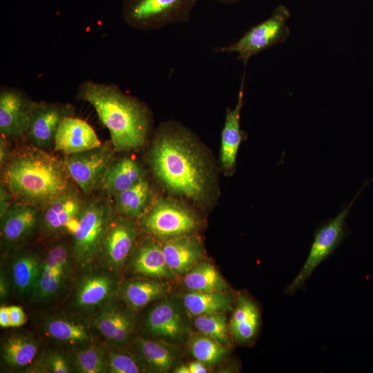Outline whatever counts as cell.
I'll return each instance as SVG.
<instances>
[{
  "label": "cell",
  "instance_id": "d590c367",
  "mask_svg": "<svg viewBox=\"0 0 373 373\" xmlns=\"http://www.w3.org/2000/svg\"><path fill=\"white\" fill-rule=\"evenodd\" d=\"M118 322V311L108 310L101 313L95 321L99 332L108 340H114Z\"/></svg>",
  "mask_w": 373,
  "mask_h": 373
},
{
  "label": "cell",
  "instance_id": "3957f363",
  "mask_svg": "<svg viewBox=\"0 0 373 373\" xmlns=\"http://www.w3.org/2000/svg\"><path fill=\"white\" fill-rule=\"evenodd\" d=\"M1 184L15 202L42 208L72 186L63 160L31 144L12 153Z\"/></svg>",
  "mask_w": 373,
  "mask_h": 373
},
{
  "label": "cell",
  "instance_id": "ffe728a7",
  "mask_svg": "<svg viewBox=\"0 0 373 373\" xmlns=\"http://www.w3.org/2000/svg\"><path fill=\"white\" fill-rule=\"evenodd\" d=\"M131 264L133 271L139 274L158 278H171L174 276L167 264L162 245L154 239H146L140 245Z\"/></svg>",
  "mask_w": 373,
  "mask_h": 373
},
{
  "label": "cell",
  "instance_id": "b9f144b4",
  "mask_svg": "<svg viewBox=\"0 0 373 373\" xmlns=\"http://www.w3.org/2000/svg\"><path fill=\"white\" fill-rule=\"evenodd\" d=\"M11 153L9 149L8 138L0 135V164L1 168L8 162Z\"/></svg>",
  "mask_w": 373,
  "mask_h": 373
},
{
  "label": "cell",
  "instance_id": "277c9868",
  "mask_svg": "<svg viewBox=\"0 0 373 373\" xmlns=\"http://www.w3.org/2000/svg\"><path fill=\"white\" fill-rule=\"evenodd\" d=\"M198 0H122L121 13L131 28L156 30L186 22Z\"/></svg>",
  "mask_w": 373,
  "mask_h": 373
},
{
  "label": "cell",
  "instance_id": "d6a6232c",
  "mask_svg": "<svg viewBox=\"0 0 373 373\" xmlns=\"http://www.w3.org/2000/svg\"><path fill=\"white\" fill-rule=\"evenodd\" d=\"M46 328L48 334L57 341L77 343L88 339V334L85 327L72 321L52 319L48 322Z\"/></svg>",
  "mask_w": 373,
  "mask_h": 373
},
{
  "label": "cell",
  "instance_id": "8d00e7d4",
  "mask_svg": "<svg viewBox=\"0 0 373 373\" xmlns=\"http://www.w3.org/2000/svg\"><path fill=\"white\" fill-rule=\"evenodd\" d=\"M44 367L54 373H68L71 372L70 365L66 358L57 353L49 354L44 360Z\"/></svg>",
  "mask_w": 373,
  "mask_h": 373
},
{
  "label": "cell",
  "instance_id": "7402d4cb",
  "mask_svg": "<svg viewBox=\"0 0 373 373\" xmlns=\"http://www.w3.org/2000/svg\"><path fill=\"white\" fill-rule=\"evenodd\" d=\"M146 325L152 334L169 340L180 338L183 332L181 316L169 302L160 303L150 312Z\"/></svg>",
  "mask_w": 373,
  "mask_h": 373
},
{
  "label": "cell",
  "instance_id": "7c38bea8",
  "mask_svg": "<svg viewBox=\"0 0 373 373\" xmlns=\"http://www.w3.org/2000/svg\"><path fill=\"white\" fill-rule=\"evenodd\" d=\"M85 202L73 186L53 198L42 207L40 224L44 232L68 231L72 234Z\"/></svg>",
  "mask_w": 373,
  "mask_h": 373
},
{
  "label": "cell",
  "instance_id": "ba28073f",
  "mask_svg": "<svg viewBox=\"0 0 373 373\" xmlns=\"http://www.w3.org/2000/svg\"><path fill=\"white\" fill-rule=\"evenodd\" d=\"M142 216L143 229L153 237L164 241L191 234L199 225L193 211L171 199L157 200Z\"/></svg>",
  "mask_w": 373,
  "mask_h": 373
},
{
  "label": "cell",
  "instance_id": "603a6c76",
  "mask_svg": "<svg viewBox=\"0 0 373 373\" xmlns=\"http://www.w3.org/2000/svg\"><path fill=\"white\" fill-rule=\"evenodd\" d=\"M152 195L149 182L143 178L132 187L113 195L115 207L124 217H140L146 211Z\"/></svg>",
  "mask_w": 373,
  "mask_h": 373
},
{
  "label": "cell",
  "instance_id": "60d3db41",
  "mask_svg": "<svg viewBox=\"0 0 373 373\" xmlns=\"http://www.w3.org/2000/svg\"><path fill=\"white\" fill-rule=\"evenodd\" d=\"M206 365L196 360L188 365H181L175 370V373H205L207 372Z\"/></svg>",
  "mask_w": 373,
  "mask_h": 373
},
{
  "label": "cell",
  "instance_id": "f1b7e54d",
  "mask_svg": "<svg viewBox=\"0 0 373 373\" xmlns=\"http://www.w3.org/2000/svg\"><path fill=\"white\" fill-rule=\"evenodd\" d=\"M168 291V286L157 280H139L128 283L123 290L126 303L133 309L144 307L161 297Z\"/></svg>",
  "mask_w": 373,
  "mask_h": 373
},
{
  "label": "cell",
  "instance_id": "9c48e42d",
  "mask_svg": "<svg viewBox=\"0 0 373 373\" xmlns=\"http://www.w3.org/2000/svg\"><path fill=\"white\" fill-rule=\"evenodd\" d=\"M115 149L111 142L74 153L65 155L66 170L85 195L100 186L104 175L113 162Z\"/></svg>",
  "mask_w": 373,
  "mask_h": 373
},
{
  "label": "cell",
  "instance_id": "8992f818",
  "mask_svg": "<svg viewBox=\"0 0 373 373\" xmlns=\"http://www.w3.org/2000/svg\"><path fill=\"white\" fill-rule=\"evenodd\" d=\"M111 204L102 199L86 202L74 232L72 253L80 263L93 259L101 251L104 235L112 218Z\"/></svg>",
  "mask_w": 373,
  "mask_h": 373
},
{
  "label": "cell",
  "instance_id": "74e56055",
  "mask_svg": "<svg viewBox=\"0 0 373 373\" xmlns=\"http://www.w3.org/2000/svg\"><path fill=\"white\" fill-rule=\"evenodd\" d=\"M132 329V321L125 313L118 311V322L113 343H124L128 338Z\"/></svg>",
  "mask_w": 373,
  "mask_h": 373
},
{
  "label": "cell",
  "instance_id": "44dd1931",
  "mask_svg": "<svg viewBox=\"0 0 373 373\" xmlns=\"http://www.w3.org/2000/svg\"><path fill=\"white\" fill-rule=\"evenodd\" d=\"M143 178V172L137 162L130 157H124L111 162L99 187L114 195L132 187Z\"/></svg>",
  "mask_w": 373,
  "mask_h": 373
},
{
  "label": "cell",
  "instance_id": "8fae6325",
  "mask_svg": "<svg viewBox=\"0 0 373 373\" xmlns=\"http://www.w3.org/2000/svg\"><path fill=\"white\" fill-rule=\"evenodd\" d=\"M35 103L23 90L1 86L0 135L8 139L25 135Z\"/></svg>",
  "mask_w": 373,
  "mask_h": 373
},
{
  "label": "cell",
  "instance_id": "5bb4252c",
  "mask_svg": "<svg viewBox=\"0 0 373 373\" xmlns=\"http://www.w3.org/2000/svg\"><path fill=\"white\" fill-rule=\"evenodd\" d=\"M68 265V247L63 244L52 247L41 262L33 296L39 300H47L53 296L66 280Z\"/></svg>",
  "mask_w": 373,
  "mask_h": 373
},
{
  "label": "cell",
  "instance_id": "ee69618b",
  "mask_svg": "<svg viewBox=\"0 0 373 373\" xmlns=\"http://www.w3.org/2000/svg\"><path fill=\"white\" fill-rule=\"evenodd\" d=\"M1 283H0V295H1V298H3L7 293H8V282H7V280L5 277V275L3 274H2V272L1 274Z\"/></svg>",
  "mask_w": 373,
  "mask_h": 373
},
{
  "label": "cell",
  "instance_id": "83f0119b",
  "mask_svg": "<svg viewBox=\"0 0 373 373\" xmlns=\"http://www.w3.org/2000/svg\"><path fill=\"white\" fill-rule=\"evenodd\" d=\"M114 288L113 278L105 274L90 276L81 283L76 295V303L82 307L96 306L112 294Z\"/></svg>",
  "mask_w": 373,
  "mask_h": 373
},
{
  "label": "cell",
  "instance_id": "4316f807",
  "mask_svg": "<svg viewBox=\"0 0 373 373\" xmlns=\"http://www.w3.org/2000/svg\"><path fill=\"white\" fill-rule=\"evenodd\" d=\"M38 352V345L32 338L23 334L9 336L3 342L1 356L12 367H23L32 363Z\"/></svg>",
  "mask_w": 373,
  "mask_h": 373
},
{
  "label": "cell",
  "instance_id": "52a82bcc",
  "mask_svg": "<svg viewBox=\"0 0 373 373\" xmlns=\"http://www.w3.org/2000/svg\"><path fill=\"white\" fill-rule=\"evenodd\" d=\"M359 193L336 217L321 224L314 233L308 256L298 274L286 287L285 293L292 294L304 286L321 263L331 256L348 234L345 219Z\"/></svg>",
  "mask_w": 373,
  "mask_h": 373
},
{
  "label": "cell",
  "instance_id": "e575fe53",
  "mask_svg": "<svg viewBox=\"0 0 373 373\" xmlns=\"http://www.w3.org/2000/svg\"><path fill=\"white\" fill-rule=\"evenodd\" d=\"M107 370L111 373H137L139 365L131 356L121 352H109L107 355Z\"/></svg>",
  "mask_w": 373,
  "mask_h": 373
},
{
  "label": "cell",
  "instance_id": "7bdbcfd3",
  "mask_svg": "<svg viewBox=\"0 0 373 373\" xmlns=\"http://www.w3.org/2000/svg\"><path fill=\"white\" fill-rule=\"evenodd\" d=\"M0 325L1 327H11L8 307H1L0 308Z\"/></svg>",
  "mask_w": 373,
  "mask_h": 373
},
{
  "label": "cell",
  "instance_id": "cb8c5ba5",
  "mask_svg": "<svg viewBox=\"0 0 373 373\" xmlns=\"http://www.w3.org/2000/svg\"><path fill=\"white\" fill-rule=\"evenodd\" d=\"M41 262L37 255L26 252L17 256L11 265L14 287L21 296L33 294L39 278Z\"/></svg>",
  "mask_w": 373,
  "mask_h": 373
},
{
  "label": "cell",
  "instance_id": "7a4b0ae2",
  "mask_svg": "<svg viewBox=\"0 0 373 373\" xmlns=\"http://www.w3.org/2000/svg\"><path fill=\"white\" fill-rule=\"evenodd\" d=\"M76 99L88 103L108 130L115 151H128L144 145L151 127L146 104L113 83L85 80Z\"/></svg>",
  "mask_w": 373,
  "mask_h": 373
},
{
  "label": "cell",
  "instance_id": "9a60e30c",
  "mask_svg": "<svg viewBox=\"0 0 373 373\" xmlns=\"http://www.w3.org/2000/svg\"><path fill=\"white\" fill-rule=\"evenodd\" d=\"M40 209L35 205L15 202L1 218L3 241L8 246H14L28 238L40 224Z\"/></svg>",
  "mask_w": 373,
  "mask_h": 373
},
{
  "label": "cell",
  "instance_id": "4fadbf2b",
  "mask_svg": "<svg viewBox=\"0 0 373 373\" xmlns=\"http://www.w3.org/2000/svg\"><path fill=\"white\" fill-rule=\"evenodd\" d=\"M136 236V229L129 218H111L101 249L108 266L118 269L124 264L133 249Z\"/></svg>",
  "mask_w": 373,
  "mask_h": 373
},
{
  "label": "cell",
  "instance_id": "1f68e13d",
  "mask_svg": "<svg viewBox=\"0 0 373 373\" xmlns=\"http://www.w3.org/2000/svg\"><path fill=\"white\" fill-rule=\"evenodd\" d=\"M194 325L201 334L224 345L229 343V335L224 312L196 316Z\"/></svg>",
  "mask_w": 373,
  "mask_h": 373
},
{
  "label": "cell",
  "instance_id": "484cf974",
  "mask_svg": "<svg viewBox=\"0 0 373 373\" xmlns=\"http://www.w3.org/2000/svg\"><path fill=\"white\" fill-rule=\"evenodd\" d=\"M185 287L193 291H223L227 285L216 267L209 262H199L186 273Z\"/></svg>",
  "mask_w": 373,
  "mask_h": 373
},
{
  "label": "cell",
  "instance_id": "f6af8a7d",
  "mask_svg": "<svg viewBox=\"0 0 373 373\" xmlns=\"http://www.w3.org/2000/svg\"><path fill=\"white\" fill-rule=\"evenodd\" d=\"M214 1L222 3H224V4H231V3H238L242 0H214Z\"/></svg>",
  "mask_w": 373,
  "mask_h": 373
},
{
  "label": "cell",
  "instance_id": "836d02e7",
  "mask_svg": "<svg viewBox=\"0 0 373 373\" xmlns=\"http://www.w3.org/2000/svg\"><path fill=\"white\" fill-rule=\"evenodd\" d=\"M75 364L82 373H102L107 370V358L102 350L90 345L76 354Z\"/></svg>",
  "mask_w": 373,
  "mask_h": 373
},
{
  "label": "cell",
  "instance_id": "6da1fadb",
  "mask_svg": "<svg viewBox=\"0 0 373 373\" xmlns=\"http://www.w3.org/2000/svg\"><path fill=\"white\" fill-rule=\"evenodd\" d=\"M191 133L175 122L161 125L149 160L160 182L171 192L201 201L210 183L208 166Z\"/></svg>",
  "mask_w": 373,
  "mask_h": 373
},
{
  "label": "cell",
  "instance_id": "ac0fdd59",
  "mask_svg": "<svg viewBox=\"0 0 373 373\" xmlns=\"http://www.w3.org/2000/svg\"><path fill=\"white\" fill-rule=\"evenodd\" d=\"M163 251L174 274H186L199 262L203 255L200 240L191 234L164 241Z\"/></svg>",
  "mask_w": 373,
  "mask_h": 373
},
{
  "label": "cell",
  "instance_id": "ab89813d",
  "mask_svg": "<svg viewBox=\"0 0 373 373\" xmlns=\"http://www.w3.org/2000/svg\"><path fill=\"white\" fill-rule=\"evenodd\" d=\"M11 327H20L27 321V317L21 307L19 306L8 307Z\"/></svg>",
  "mask_w": 373,
  "mask_h": 373
},
{
  "label": "cell",
  "instance_id": "e0dca14e",
  "mask_svg": "<svg viewBox=\"0 0 373 373\" xmlns=\"http://www.w3.org/2000/svg\"><path fill=\"white\" fill-rule=\"evenodd\" d=\"M245 78L244 73L236 104L233 108H227L222 130L220 161L226 171L233 169L238 151L244 137V132L240 128V113L244 104Z\"/></svg>",
  "mask_w": 373,
  "mask_h": 373
},
{
  "label": "cell",
  "instance_id": "30bf717a",
  "mask_svg": "<svg viewBox=\"0 0 373 373\" xmlns=\"http://www.w3.org/2000/svg\"><path fill=\"white\" fill-rule=\"evenodd\" d=\"M74 112L68 103L35 102L25 134L30 144L47 152L53 150L61 122Z\"/></svg>",
  "mask_w": 373,
  "mask_h": 373
},
{
  "label": "cell",
  "instance_id": "5b68a950",
  "mask_svg": "<svg viewBox=\"0 0 373 373\" xmlns=\"http://www.w3.org/2000/svg\"><path fill=\"white\" fill-rule=\"evenodd\" d=\"M289 17L287 7L280 4L269 18L251 27L238 40L213 50L220 53H236L237 59L246 66L253 56L287 40L290 33L287 24Z\"/></svg>",
  "mask_w": 373,
  "mask_h": 373
},
{
  "label": "cell",
  "instance_id": "2e32d148",
  "mask_svg": "<svg viewBox=\"0 0 373 373\" xmlns=\"http://www.w3.org/2000/svg\"><path fill=\"white\" fill-rule=\"evenodd\" d=\"M101 144L94 128L86 120L70 115L65 117L59 126L53 151L68 155L89 150Z\"/></svg>",
  "mask_w": 373,
  "mask_h": 373
},
{
  "label": "cell",
  "instance_id": "f35d334b",
  "mask_svg": "<svg viewBox=\"0 0 373 373\" xmlns=\"http://www.w3.org/2000/svg\"><path fill=\"white\" fill-rule=\"evenodd\" d=\"M15 202L12 195L8 190L1 184L0 187V216L1 218L8 212Z\"/></svg>",
  "mask_w": 373,
  "mask_h": 373
},
{
  "label": "cell",
  "instance_id": "f546056e",
  "mask_svg": "<svg viewBox=\"0 0 373 373\" xmlns=\"http://www.w3.org/2000/svg\"><path fill=\"white\" fill-rule=\"evenodd\" d=\"M189 345L193 356L205 365L218 363L227 354L225 345L202 334L192 336Z\"/></svg>",
  "mask_w": 373,
  "mask_h": 373
},
{
  "label": "cell",
  "instance_id": "4dcf8cb0",
  "mask_svg": "<svg viewBox=\"0 0 373 373\" xmlns=\"http://www.w3.org/2000/svg\"><path fill=\"white\" fill-rule=\"evenodd\" d=\"M137 345L144 360L152 369L157 372H166L172 367L173 356L169 349L162 344L140 338Z\"/></svg>",
  "mask_w": 373,
  "mask_h": 373
},
{
  "label": "cell",
  "instance_id": "d6986e66",
  "mask_svg": "<svg viewBox=\"0 0 373 373\" xmlns=\"http://www.w3.org/2000/svg\"><path fill=\"white\" fill-rule=\"evenodd\" d=\"M260 313L257 304L246 294H240L230 321V330L234 339L241 344H249L256 337L260 326Z\"/></svg>",
  "mask_w": 373,
  "mask_h": 373
},
{
  "label": "cell",
  "instance_id": "d4e9b609",
  "mask_svg": "<svg viewBox=\"0 0 373 373\" xmlns=\"http://www.w3.org/2000/svg\"><path fill=\"white\" fill-rule=\"evenodd\" d=\"M187 312L195 316L221 313L231 309V298L223 291H193L183 297Z\"/></svg>",
  "mask_w": 373,
  "mask_h": 373
}]
</instances>
